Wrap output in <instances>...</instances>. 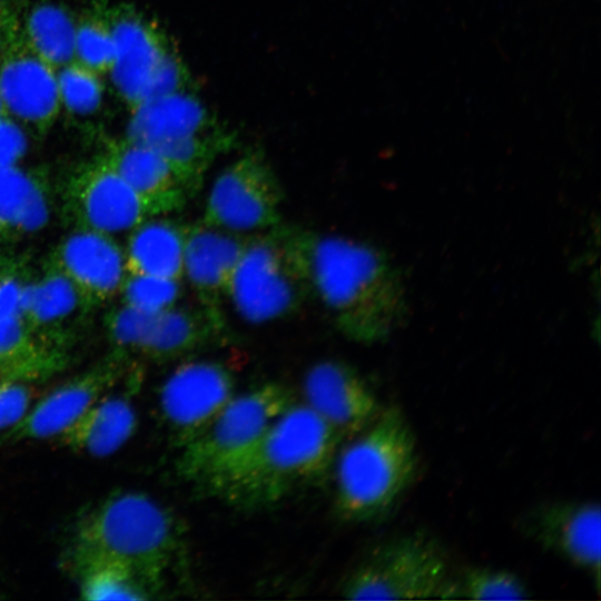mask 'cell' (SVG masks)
I'll return each instance as SVG.
<instances>
[{
  "instance_id": "6",
  "label": "cell",
  "mask_w": 601,
  "mask_h": 601,
  "mask_svg": "<svg viewBox=\"0 0 601 601\" xmlns=\"http://www.w3.org/2000/svg\"><path fill=\"white\" fill-rule=\"evenodd\" d=\"M308 296L294 226L278 224L246 240L227 293L244 321L264 324L283 318Z\"/></svg>"
},
{
  "instance_id": "33",
  "label": "cell",
  "mask_w": 601,
  "mask_h": 601,
  "mask_svg": "<svg viewBox=\"0 0 601 601\" xmlns=\"http://www.w3.org/2000/svg\"><path fill=\"white\" fill-rule=\"evenodd\" d=\"M32 276L21 257L0 256V319L21 318L24 294Z\"/></svg>"
},
{
  "instance_id": "19",
  "label": "cell",
  "mask_w": 601,
  "mask_h": 601,
  "mask_svg": "<svg viewBox=\"0 0 601 601\" xmlns=\"http://www.w3.org/2000/svg\"><path fill=\"white\" fill-rule=\"evenodd\" d=\"M101 155L140 198L149 217L164 216L186 205L187 194L156 150L125 137L108 141Z\"/></svg>"
},
{
  "instance_id": "15",
  "label": "cell",
  "mask_w": 601,
  "mask_h": 601,
  "mask_svg": "<svg viewBox=\"0 0 601 601\" xmlns=\"http://www.w3.org/2000/svg\"><path fill=\"white\" fill-rule=\"evenodd\" d=\"M47 263L72 283L83 313L119 295L127 276L124 249L112 236L92 230L73 229Z\"/></svg>"
},
{
  "instance_id": "4",
  "label": "cell",
  "mask_w": 601,
  "mask_h": 601,
  "mask_svg": "<svg viewBox=\"0 0 601 601\" xmlns=\"http://www.w3.org/2000/svg\"><path fill=\"white\" fill-rule=\"evenodd\" d=\"M334 508L351 523L375 520L398 501L417 470L416 442L402 411L382 408L336 454Z\"/></svg>"
},
{
  "instance_id": "34",
  "label": "cell",
  "mask_w": 601,
  "mask_h": 601,
  "mask_svg": "<svg viewBox=\"0 0 601 601\" xmlns=\"http://www.w3.org/2000/svg\"><path fill=\"white\" fill-rule=\"evenodd\" d=\"M31 383L0 378V432L17 425L32 405Z\"/></svg>"
},
{
  "instance_id": "7",
  "label": "cell",
  "mask_w": 601,
  "mask_h": 601,
  "mask_svg": "<svg viewBox=\"0 0 601 601\" xmlns=\"http://www.w3.org/2000/svg\"><path fill=\"white\" fill-rule=\"evenodd\" d=\"M294 402L292 390L278 382L234 395L195 439L180 447L178 475L208 491Z\"/></svg>"
},
{
  "instance_id": "17",
  "label": "cell",
  "mask_w": 601,
  "mask_h": 601,
  "mask_svg": "<svg viewBox=\"0 0 601 601\" xmlns=\"http://www.w3.org/2000/svg\"><path fill=\"white\" fill-rule=\"evenodd\" d=\"M524 529L540 545L591 574L599 591L601 511L597 502L544 504L530 512Z\"/></svg>"
},
{
  "instance_id": "29",
  "label": "cell",
  "mask_w": 601,
  "mask_h": 601,
  "mask_svg": "<svg viewBox=\"0 0 601 601\" xmlns=\"http://www.w3.org/2000/svg\"><path fill=\"white\" fill-rule=\"evenodd\" d=\"M529 593L513 573L491 568H469L457 580H451L445 599L524 600Z\"/></svg>"
},
{
  "instance_id": "30",
  "label": "cell",
  "mask_w": 601,
  "mask_h": 601,
  "mask_svg": "<svg viewBox=\"0 0 601 601\" xmlns=\"http://www.w3.org/2000/svg\"><path fill=\"white\" fill-rule=\"evenodd\" d=\"M61 108L77 116L96 112L104 98L101 76L72 60L56 70Z\"/></svg>"
},
{
  "instance_id": "20",
  "label": "cell",
  "mask_w": 601,
  "mask_h": 601,
  "mask_svg": "<svg viewBox=\"0 0 601 601\" xmlns=\"http://www.w3.org/2000/svg\"><path fill=\"white\" fill-rule=\"evenodd\" d=\"M49 183L39 170L19 164L0 168V245L42 229L51 209Z\"/></svg>"
},
{
  "instance_id": "24",
  "label": "cell",
  "mask_w": 601,
  "mask_h": 601,
  "mask_svg": "<svg viewBox=\"0 0 601 601\" xmlns=\"http://www.w3.org/2000/svg\"><path fill=\"white\" fill-rule=\"evenodd\" d=\"M220 331L201 306L176 304L154 315L137 354L156 362L176 359L204 347Z\"/></svg>"
},
{
  "instance_id": "27",
  "label": "cell",
  "mask_w": 601,
  "mask_h": 601,
  "mask_svg": "<svg viewBox=\"0 0 601 601\" xmlns=\"http://www.w3.org/2000/svg\"><path fill=\"white\" fill-rule=\"evenodd\" d=\"M23 37L29 47L55 70L75 59L76 21L55 2L19 7Z\"/></svg>"
},
{
  "instance_id": "5",
  "label": "cell",
  "mask_w": 601,
  "mask_h": 601,
  "mask_svg": "<svg viewBox=\"0 0 601 601\" xmlns=\"http://www.w3.org/2000/svg\"><path fill=\"white\" fill-rule=\"evenodd\" d=\"M126 138L160 154L188 198L198 193L207 169L231 140L187 89L159 96L131 111Z\"/></svg>"
},
{
  "instance_id": "14",
  "label": "cell",
  "mask_w": 601,
  "mask_h": 601,
  "mask_svg": "<svg viewBox=\"0 0 601 601\" xmlns=\"http://www.w3.org/2000/svg\"><path fill=\"white\" fill-rule=\"evenodd\" d=\"M128 356L112 353L107 359L69 378L33 403L4 440L36 441L58 437L124 375Z\"/></svg>"
},
{
  "instance_id": "23",
  "label": "cell",
  "mask_w": 601,
  "mask_h": 601,
  "mask_svg": "<svg viewBox=\"0 0 601 601\" xmlns=\"http://www.w3.org/2000/svg\"><path fill=\"white\" fill-rule=\"evenodd\" d=\"M68 362V346L31 331L20 317L0 319V378L33 383Z\"/></svg>"
},
{
  "instance_id": "16",
  "label": "cell",
  "mask_w": 601,
  "mask_h": 601,
  "mask_svg": "<svg viewBox=\"0 0 601 601\" xmlns=\"http://www.w3.org/2000/svg\"><path fill=\"white\" fill-rule=\"evenodd\" d=\"M304 404L343 440H349L382 411L366 382L348 364L326 359L314 364L303 380Z\"/></svg>"
},
{
  "instance_id": "2",
  "label": "cell",
  "mask_w": 601,
  "mask_h": 601,
  "mask_svg": "<svg viewBox=\"0 0 601 601\" xmlns=\"http://www.w3.org/2000/svg\"><path fill=\"white\" fill-rule=\"evenodd\" d=\"M341 442L306 404L294 402L207 492L242 509L273 505L324 476Z\"/></svg>"
},
{
  "instance_id": "13",
  "label": "cell",
  "mask_w": 601,
  "mask_h": 601,
  "mask_svg": "<svg viewBox=\"0 0 601 601\" xmlns=\"http://www.w3.org/2000/svg\"><path fill=\"white\" fill-rule=\"evenodd\" d=\"M235 378L223 363L196 359L178 365L159 390L160 415L174 444L195 439L234 397Z\"/></svg>"
},
{
  "instance_id": "10",
  "label": "cell",
  "mask_w": 601,
  "mask_h": 601,
  "mask_svg": "<svg viewBox=\"0 0 601 601\" xmlns=\"http://www.w3.org/2000/svg\"><path fill=\"white\" fill-rule=\"evenodd\" d=\"M0 98L16 122L47 132L61 110L56 70L27 43L19 6L0 1Z\"/></svg>"
},
{
  "instance_id": "11",
  "label": "cell",
  "mask_w": 601,
  "mask_h": 601,
  "mask_svg": "<svg viewBox=\"0 0 601 601\" xmlns=\"http://www.w3.org/2000/svg\"><path fill=\"white\" fill-rule=\"evenodd\" d=\"M283 190L265 157L250 151L225 167L214 180L203 223L231 231L280 224Z\"/></svg>"
},
{
  "instance_id": "36",
  "label": "cell",
  "mask_w": 601,
  "mask_h": 601,
  "mask_svg": "<svg viewBox=\"0 0 601 601\" xmlns=\"http://www.w3.org/2000/svg\"><path fill=\"white\" fill-rule=\"evenodd\" d=\"M6 111L3 109V106H2V102H1V98H0V115H4ZM7 115V114H6Z\"/></svg>"
},
{
  "instance_id": "26",
  "label": "cell",
  "mask_w": 601,
  "mask_h": 601,
  "mask_svg": "<svg viewBox=\"0 0 601 601\" xmlns=\"http://www.w3.org/2000/svg\"><path fill=\"white\" fill-rule=\"evenodd\" d=\"M67 563L85 600H148L155 598L141 578L125 563L99 554L67 551Z\"/></svg>"
},
{
  "instance_id": "3",
  "label": "cell",
  "mask_w": 601,
  "mask_h": 601,
  "mask_svg": "<svg viewBox=\"0 0 601 601\" xmlns=\"http://www.w3.org/2000/svg\"><path fill=\"white\" fill-rule=\"evenodd\" d=\"M67 551L125 563L156 597L183 556V529L171 511L148 494L119 490L79 515Z\"/></svg>"
},
{
  "instance_id": "22",
  "label": "cell",
  "mask_w": 601,
  "mask_h": 601,
  "mask_svg": "<svg viewBox=\"0 0 601 601\" xmlns=\"http://www.w3.org/2000/svg\"><path fill=\"white\" fill-rule=\"evenodd\" d=\"M187 226L162 216L147 217L130 230L124 249L127 275L171 279L184 276Z\"/></svg>"
},
{
  "instance_id": "8",
  "label": "cell",
  "mask_w": 601,
  "mask_h": 601,
  "mask_svg": "<svg viewBox=\"0 0 601 601\" xmlns=\"http://www.w3.org/2000/svg\"><path fill=\"white\" fill-rule=\"evenodd\" d=\"M107 12L116 46L109 76L130 112L154 98L187 89V70L155 22L129 6Z\"/></svg>"
},
{
  "instance_id": "28",
  "label": "cell",
  "mask_w": 601,
  "mask_h": 601,
  "mask_svg": "<svg viewBox=\"0 0 601 601\" xmlns=\"http://www.w3.org/2000/svg\"><path fill=\"white\" fill-rule=\"evenodd\" d=\"M116 46L107 9L91 11L76 21L75 59L100 76L109 75Z\"/></svg>"
},
{
  "instance_id": "35",
  "label": "cell",
  "mask_w": 601,
  "mask_h": 601,
  "mask_svg": "<svg viewBox=\"0 0 601 601\" xmlns=\"http://www.w3.org/2000/svg\"><path fill=\"white\" fill-rule=\"evenodd\" d=\"M27 149L23 131L8 115H0V168L19 164Z\"/></svg>"
},
{
  "instance_id": "21",
  "label": "cell",
  "mask_w": 601,
  "mask_h": 601,
  "mask_svg": "<svg viewBox=\"0 0 601 601\" xmlns=\"http://www.w3.org/2000/svg\"><path fill=\"white\" fill-rule=\"evenodd\" d=\"M137 424V414L128 395L105 394L57 439L73 452L105 457L129 441Z\"/></svg>"
},
{
  "instance_id": "18",
  "label": "cell",
  "mask_w": 601,
  "mask_h": 601,
  "mask_svg": "<svg viewBox=\"0 0 601 601\" xmlns=\"http://www.w3.org/2000/svg\"><path fill=\"white\" fill-rule=\"evenodd\" d=\"M229 231L200 221L187 226L185 239L184 276L200 306L220 328L221 303L247 240Z\"/></svg>"
},
{
  "instance_id": "1",
  "label": "cell",
  "mask_w": 601,
  "mask_h": 601,
  "mask_svg": "<svg viewBox=\"0 0 601 601\" xmlns=\"http://www.w3.org/2000/svg\"><path fill=\"white\" fill-rule=\"evenodd\" d=\"M309 295L331 315L336 328L359 344L384 341L403 322V280L377 248L337 235L295 227Z\"/></svg>"
},
{
  "instance_id": "25",
  "label": "cell",
  "mask_w": 601,
  "mask_h": 601,
  "mask_svg": "<svg viewBox=\"0 0 601 601\" xmlns=\"http://www.w3.org/2000/svg\"><path fill=\"white\" fill-rule=\"evenodd\" d=\"M76 312L83 313L77 289L62 273L46 263L42 273L32 277L27 287L21 319L31 331L68 346L60 325Z\"/></svg>"
},
{
  "instance_id": "12",
  "label": "cell",
  "mask_w": 601,
  "mask_h": 601,
  "mask_svg": "<svg viewBox=\"0 0 601 601\" xmlns=\"http://www.w3.org/2000/svg\"><path fill=\"white\" fill-rule=\"evenodd\" d=\"M61 198L75 229L112 236L131 230L149 217L140 198L102 155L68 175Z\"/></svg>"
},
{
  "instance_id": "31",
  "label": "cell",
  "mask_w": 601,
  "mask_h": 601,
  "mask_svg": "<svg viewBox=\"0 0 601 601\" xmlns=\"http://www.w3.org/2000/svg\"><path fill=\"white\" fill-rule=\"evenodd\" d=\"M180 293L179 279L127 275L119 295L121 304L147 313H159L176 305Z\"/></svg>"
},
{
  "instance_id": "9",
  "label": "cell",
  "mask_w": 601,
  "mask_h": 601,
  "mask_svg": "<svg viewBox=\"0 0 601 601\" xmlns=\"http://www.w3.org/2000/svg\"><path fill=\"white\" fill-rule=\"evenodd\" d=\"M449 564L430 539L406 535L380 545L344 580L351 600L445 599Z\"/></svg>"
},
{
  "instance_id": "32",
  "label": "cell",
  "mask_w": 601,
  "mask_h": 601,
  "mask_svg": "<svg viewBox=\"0 0 601 601\" xmlns=\"http://www.w3.org/2000/svg\"><path fill=\"white\" fill-rule=\"evenodd\" d=\"M155 314L125 304L109 311L105 327L114 352L128 357L137 354Z\"/></svg>"
}]
</instances>
